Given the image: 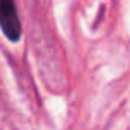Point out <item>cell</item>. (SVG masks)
<instances>
[{
	"instance_id": "6da1fadb",
	"label": "cell",
	"mask_w": 130,
	"mask_h": 130,
	"mask_svg": "<svg viewBox=\"0 0 130 130\" xmlns=\"http://www.w3.org/2000/svg\"><path fill=\"white\" fill-rule=\"evenodd\" d=\"M0 28L11 41H17L20 38L22 23L14 0H0Z\"/></svg>"
}]
</instances>
